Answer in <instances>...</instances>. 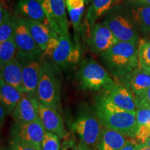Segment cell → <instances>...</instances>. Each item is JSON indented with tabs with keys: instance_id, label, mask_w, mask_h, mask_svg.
Wrapping results in <instances>:
<instances>
[{
	"instance_id": "6da1fadb",
	"label": "cell",
	"mask_w": 150,
	"mask_h": 150,
	"mask_svg": "<svg viewBox=\"0 0 150 150\" xmlns=\"http://www.w3.org/2000/svg\"><path fill=\"white\" fill-rule=\"evenodd\" d=\"M105 69L117 81H129L135 71L139 68L138 44L129 42L116 43L99 55Z\"/></svg>"
},
{
	"instance_id": "7a4b0ae2",
	"label": "cell",
	"mask_w": 150,
	"mask_h": 150,
	"mask_svg": "<svg viewBox=\"0 0 150 150\" xmlns=\"http://www.w3.org/2000/svg\"><path fill=\"white\" fill-rule=\"evenodd\" d=\"M94 107L102 125L129 138H135L138 129L136 111L129 112L118 108L104 93L95 98Z\"/></svg>"
},
{
	"instance_id": "3957f363",
	"label": "cell",
	"mask_w": 150,
	"mask_h": 150,
	"mask_svg": "<svg viewBox=\"0 0 150 150\" xmlns=\"http://www.w3.org/2000/svg\"><path fill=\"white\" fill-rule=\"evenodd\" d=\"M38 102L45 106L61 110V74L59 68L50 59L43 60L36 89Z\"/></svg>"
},
{
	"instance_id": "277c9868",
	"label": "cell",
	"mask_w": 150,
	"mask_h": 150,
	"mask_svg": "<svg viewBox=\"0 0 150 150\" xmlns=\"http://www.w3.org/2000/svg\"><path fill=\"white\" fill-rule=\"evenodd\" d=\"M102 22L120 42L139 43L137 27L132 18L121 5L116 4L110 9Z\"/></svg>"
},
{
	"instance_id": "5b68a950",
	"label": "cell",
	"mask_w": 150,
	"mask_h": 150,
	"mask_svg": "<svg viewBox=\"0 0 150 150\" xmlns=\"http://www.w3.org/2000/svg\"><path fill=\"white\" fill-rule=\"evenodd\" d=\"M44 54L61 69L76 64L81 58V50L72 42L70 37L59 35L50 39Z\"/></svg>"
},
{
	"instance_id": "8992f818",
	"label": "cell",
	"mask_w": 150,
	"mask_h": 150,
	"mask_svg": "<svg viewBox=\"0 0 150 150\" xmlns=\"http://www.w3.org/2000/svg\"><path fill=\"white\" fill-rule=\"evenodd\" d=\"M78 79L82 89L94 91H104L114 82L106 69L92 58L82 62Z\"/></svg>"
},
{
	"instance_id": "52a82bcc",
	"label": "cell",
	"mask_w": 150,
	"mask_h": 150,
	"mask_svg": "<svg viewBox=\"0 0 150 150\" xmlns=\"http://www.w3.org/2000/svg\"><path fill=\"white\" fill-rule=\"evenodd\" d=\"M102 124L95 114L88 108L81 109L72 125L73 131L81 141L88 146L96 145L100 135Z\"/></svg>"
},
{
	"instance_id": "ba28073f",
	"label": "cell",
	"mask_w": 150,
	"mask_h": 150,
	"mask_svg": "<svg viewBox=\"0 0 150 150\" xmlns=\"http://www.w3.org/2000/svg\"><path fill=\"white\" fill-rule=\"evenodd\" d=\"M46 130L41 120L27 123L16 122L11 129V140L42 150V143Z\"/></svg>"
},
{
	"instance_id": "9c48e42d",
	"label": "cell",
	"mask_w": 150,
	"mask_h": 150,
	"mask_svg": "<svg viewBox=\"0 0 150 150\" xmlns=\"http://www.w3.org/2000/svg\"><path fill=\"white\" fill-rule=\"evenodd\" d=\"M22 66L24 93L36 95L39 75L44 60V52L33 54L18 53L16 56Z\"/></svg>"
},
{
	"instance_id": "30bf717a",
	"label": "cell",
	"mask_w": 150,
	"mask_h": 150,
	"mask_svg": "<svg viewBox=\"0 0 150 150\" xmlns=\"http://www.w3.org/2000/svg\"><path fill=\"white\" fill-rule=\"evenodd\" d=\"M44 9L49 24L61 37H70L65 0H37Z\"/></svg>"
},
{
	"instance_id": "8fae6325",
	"label": "cell",
	"mask_w": 150,
	"mask_h": 150,
	"mask_svg": "<svg viewBox=\"0 0 150 150\" xmlns=\"http://www.w3.org/2000/svg\"><path fill=\"white\" fill-rule=\"evenodd\" d=\"M103 93L118 108L129 112L136 111L135 96L130 86L125 82L114 80L113 83L108 86Z\"/></svg>"
},
{
	"instance_id": "7c38bea8",
	"label": "cell",
	"mask_w": 150,
	"mask_h": 150,
	"mask_svg": "<svg viewBox=\"0 0 150 150\" xmlns=\"http://www.w3.org/2000/svg\"><path fill=\"white\" fill-rule=\"evenodd\" d=\"M88 34V43L95 55H100L119 42L102 21L94 24Z\"/></svg>"
},
{
	"instance_id": "4fadbf2b",
	"label": "cell",
	"mask_w": 150,
	"mask_h": 150,
	"mask_svg": "<svg viewBox=\"0 0 150 150\" xmlns=\"http://www.w3.org/2000/svg\"><path fill=\"white\" fill-rule=\"evenodd\" d=\"M13 20L14 25L13 39L18 53L33 54L42 52L33 40L25 20L16 14L13 15Z\"/></svg>"
},
{
	"instance_id": "5bb4252c",
	"label": "cell",
	"mask_w": 150,
	"mask_h": 150,
	"mask_svg": "<svg viewBox=\"0 0 150 150\" xmlns=\"http://www.w3.org/2000/svg\"><path fill=\"white\" fill-rule=\"evenodd\" d=\"M38 103L36 95L24 93L21 100L12 113L15 122L27 123L40 119Z\"/></svg>"
},
{
	"instance_id": "9a60e30c",
	"label": "cell",
	"mask_w": 150,
	"mask_h": 150,
	"mask_svg": "<svg viewBox=\"0 0 150 150\" xmlns=\"http://www.w3.org/2000/svg\"><path fill=\"white\" fill-rule=\"evenodd\" d=\"M39 115L47 131L57 135L59 138H66L67 132L63 117L58 110L38 103Z\"/></svg>"
},
{
	"instance_id": "2e32d148",
	"label": "cell",
	"mask_w": 150,
	"mask_h": 150,
	"mask_svg": "<svg viewBox=\"0 0 150 150\" xmlns=\"http://www.w3.org/2000/svg\"><path fill=\"white\" fill-rule=\"evenodd\" d=\"M14 11L15 14L22 18L49 24L44 9L37 0H18Z\"/></svg>"
},
{
	"instance_id": "e0dca14e",
	"label": "cell",
	"mask_w": 150,
	"mask_h": 150,
	"mask_svg": "<svg viewBox=\"0 0 150 150\" xmlns=\"http://www.w3.org/2000/svg\"><path fill=\"white\" fill-rule=\"evenodd\" d=\"M24 20L27 22L33 40H35L41 51L45 52L49 41L52 38L59 36L58 33L49 24H42L41 22L29 19H24Z\"/></svg>"
},
{
	"instance_id": "ac0fdd59",
	"label": "cell",
	"mask_w": 150,
	"mask_h": 150,
	"mask_svg": "<svg viewBox=\"0 0 150 150\" xmlns=\"http://www.w3.org/2000/svg\"><path fill=\"white\" fill-rule=\"evenodd\" d=\"M0 67L1 79L8 85L19 90L22 93H24L22 66L17 57Z\"/></svg>"
},
{
	"instance_id": "d6986e66",
	"label": "cell",
	"mask_w": 150,
	"mask_h": 150,
	"mask_svg": "<svg viewBox=\"0 0 150 150\" xmlns=\"http://www.w3.org/2000/svg\"><path fill=\"white\" fill-rule=\"evenodd\" d=\"M127 140L123 134L102 125L96 146L97 150H120Z\"/></svg>"
},
{
	"instance_id": "ffe728a7",
	"label": "cell",
	"mask_w": 150,
	"mask_h": 150,
	"mask_svg": "<svg viewBox=\"0 0 150 150\" xmlns=\"http://www.w3.org/2000/svg\"><path fill=\"white\" fill-rule=\"evenodd\" d=\"M119 0H92L86 14L85 24L87 33L102 17L105 16L112 7L118 4Z\"/></svg>"
},
{
	"instance_id": "44dd1931",
	"label": "cell",
	"mask_w": 150,
	"mask_h": 150,
	"mask_svg": "<svg viewBox=\"0 0 150 150\" xmlns=\"http://www.w3.org/2000/svg\"><path fill=\"white\" fill-rule=\"evenodd\" d=\"M128 2V12L137 28L145 34H150V5Z\"/></svg>"
},
{
	"instance_id": "7402d4cb",
	"label": "cell",
	"mask_w": 150,
	"mask_h": 150,
	"mask_svg": "<svg viewBox=\"0 0 150 150\" xmlns=\"http://www.w3.org/2000/svg\"><path fill=\"white\" fill-rule=\"evenodd\" d=\"M23 94L16 88L13 87L0 79V99L8 114L13 113L15 108L21 100Z\"/></svg>"
},
{
	"instance_id": "603a6c76",
	"label": "cell",
	"mask_w": 150,
	"mask_h": 150,
	"mask_svg": "<svg viewBox=\"0 0 150 150\" xmlns=\"http://www.w3.org/2000/svg\"><path fill=\"white\" fill-rule=\"evenodd\" d=\"M129 85L134 96H139L150 88V73L139 67L131 75Z\"/></svg>"
},
{
	"instance_id": "cb8c5ba5",
	"label": "cell",
	"mask_w": 150,
	"mask_h": 150,
	"mask_svg": "<svg viewBox=\"0 0 150 150\" xmlns=\"http://www.w3.org/2000/svg\"><path fill=\"white\" fill-rule=\"evenodd\" d=\"M14 25L11 15L3 4L0 7V43L13 38Z\"/></svg>"
},
{
	"instance_id": "d4e9b609",
	"label": "cell",
	"mask_w": 150,
	"mask_h": 150,
	"mask_svg": "<svg viewBox=\"0 0 150 150\" xmlns=\"http://www.w3.org/2000/svg\"><path fill=\"white\" fill-rule=\"evenodd\" d=\"M18 47L13 38L0 43V66L6 64L16 58Z\"/></svg>"
},
{
	"instance_id": "484cf974",
	"label": "cell",
	"mask_w": 150,
	"mask_h": 150,
	"mask_svg": "<svg viewBox=\"0 0 150 150\" xmlns=\"http://www.w3.org/2000/svg\"><path fill=\"white\" fill-rule=\"evenodd\" d=\"M138 61L140 68L150 73V40H140L138 43Z\"/></svg>"
},
{
	"instance_id": "4316f807",
	"label": "cell",
	"mask_w": 150,
	"mask_h": 150,
	"mask_svg": "<svg viewBox=\"0 0 150 150\" xmlns=\"http://www.w3.org/2000/svg\"><path fill=\"white\" fill-rule=\"evenodd\" d=\"M42 150H61L59 137L46 131L42 140Z\"/></svg>"
},
{
	"instance_id": "83f0119b",
	"label": "cell",
	"mask_w": 150,
	"mask_h": 150,
	"mask_svg": "<svg viewBox=\"0 0 150 150\" xmlns=\"http://www.w3.org/2000/svg\"><path fill=\"white\" fill-rule=\"evenodd\" d=\"M136 112L138 125H144L150 127V108H137Z\"/></svg>"
},
{
	"instance_id": "f1b7e54d",
	"label": "cell",
	"mask_w": 150,
	"mask_h": 150,
	"mask_svg": "<svg viewBox=\"0 0 150 150\" xmlns=\"http://www.w3.org/2000/svg\"><path fill=\"white\" fill-rule=\"evenodd\" d=\"M136 108H150V88L139 96L135 97Z\"/></svg>"
},
{
	"instance_id": "f546056e",
	"label": "cell",
	"mask_w": 150,
	"mask_h": 150,
	"mask_svg": "<svg viewBox=\"0 0 150 150\" xmlns=\"http://www.w3.org/2000/svg\"><path fill=\"white\" fill-rule=\"evenodd\" d=\"M150 138V127L144 125H138L135 138L140 143L144 144Z\"/></svg>"
},
{
	"instance_id": "4dcf8cb0",
	"label": "cell",
	"mask_w": 150,
	"mask_h": 150,
	"mask_svg": "<svg viewBox=\"0 0 150 150\" xmlns=\"http://www.w3.org/2000/svg\"><path fill=\"white\" fill-rule=\"evenodd\" d=\"M7 150H38L31 146L20 143V142L11 140L8 149Z\"/></svg>"
},
{
	"instance_id": "1f68e13d",
	"label": "cell",
	"mask_w": 150,
	"mask_h": 150,
	"mask_svg": "<svg viewBox=\"0 0 150 150\" xmlns=\"http://www.w3.org/2000/svg\"><path fill=\"white\" fill-rule=\"evenodd\" d=\"M140 142L136 138H128L125 145L120 150H137Z\"/></svg>"
},
{
	"instance_id": "d6a6232c",
	"label": "cell",
	"mask_w": 150,
	"mask_h": 150,
	"mask_svg": "<svg viewBox=\"0 0 150 150\" xmlns=\"http://www.w3.org/2000/svg\"><path fill=\"white\" fill-rule=\"evenodd\" d=\"M61 150H77V146L72 139H65L61 145Z\"/></svg>"
},
{
	"instance_id": "836d02e7",
	"label": "cell",
	"mask_w": 150,
	"mask_h": 150,
	"mask_svg": "<svg viewBox=\"0 0 150 150\" xmlns=\"http://www.w3.org/2000/svg\"><path fill=\"white\" fill-rule=\"evenodd\" d=\"M7 115H8V112H7L6 110L1 104V106H0V122H1V125H2L4 122L6 116Z\"/></svg>"
},
{
	"instance_id": "e575fe53",
	"label": "cell",
	"mask_w": 150,
	"mask_h": 150,
	"mask_svg": "<svg viewBox=\"0 0 150 150\" xmlns=\"http://www.w3.org/2000/svg\"><path fill=\"white\" fill-rule=\"evenodd\" d=\"M122 1H129V2L150 5V0H119V1H118V3Z\"/></svg>"
},
{
	"instance_id": "d590c367",
	"label": "cell",
	"mask_w": 150,
	"mask_h": 150,
	"mask_svg": "<svg viewBox=\"0 0 150 150\" xmlns=\"http://www.w3.org/2000/svg\"><path fill=\"white\" fill-rule=\"evenodd\" d=\"M77 150H91L89 148V146L84 143L83 141L81 140L79 145H77Z\"/></svg>"
},
{
	"instance_id": "8d00e7d4",
	"label": "cell",
	"mask_w": 150,
	"mask_h": 150,
	"mask_svg": "<svg viewBox=\"0 0 150 150\" xmlns=\"http://www.w3.org/2000/svg\"><path fill=\"white\" fill-rule=\"evenodd\" d=\"M137 150H150V147L145 145L144 144L140 143V145H139V146H138Z\"/></svg>"
},
{
	"instance_id": "74e56055",
	"label": "cell",
	"mask_w": 150,
	"mask_h": 150,
	"mask_svg": "<svg viewBox=\"0 0 150 150\" xmlns=\"http://www.w3.org/2000/svg\"><path fill=\"white\" fill-rule=\"evenodd\" d=\"M144 145L147 146V147H150V138L147 140V141L145 142V143H144Z\"/></svg>"
},
{
	"instance_id": "f35d334b",
	"label": "cell",
	"mask_w": 150,
	"mask_h": 150,
	"mask_svg": "<svg viewBox=\"0 0 150 150\" xmlns=\"http://www.w3.org/2000/svg\"><path fill=\"white\" fill-rule=\"evenodd\" d=\"M91 1H92V0H85L86 4H91Z\"/></svg>"
}]
</instances>
